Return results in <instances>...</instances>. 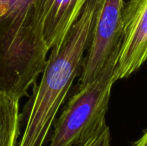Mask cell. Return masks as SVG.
<instances>
[{
	"instance_id": "1",
	"label": "cell",
	"mask_w": 147,
	"mask_h": 146,
	"mask_svg": "<svg viewBox=\"0 0 147 146\" xmlns=\"http://www.w3.org/2000/svg\"><path fill=\"white\" fill-rule=\"evenodd\" d=\"M100 1L88 0L61 44L50 49L16 146L45 145L74 80L81 73Z\"/></svg>"
},
{
	"instance_id": "2",
	"label": "cell",
	"mask_w": 147,
	"mask_h": 146,
	"mask_svg": "<svg viewBox=\"0 0 147 146\" xmlns=\"http://www.w3.org/2000/svg\"><path fill=\"white\" fill-rule=\"evenodd\" d=\"M45 0H0V89L21 99L46 64Z\"/></svg>"
},
{
	"instance_id": "3",
	"label": "cell",
	"mask_w": 147,
	"mask_h": 146,
	"mask_svg": "<svg viewBox=\"0 0 147 146\" xmlns=\"http://www.w3.org/2000/svg\"><path fill=\"white\" fill-rule=\"evenodd\" d=\"M118 50L100 73L68 100L53 124L49 146H77L96 134L106 124L111 90L115 83L114 67Z\"/></svg>"
},
{
	"instance_id": "4",
	"label": "cell",
	"mask_w": 147,
	"mask_h": 146,
	"mask_svg": "<svg viewBox=\"0 0 147 146\" xmlns=\"http://www.w3.org/2000/svg\"><path fill=\"white\" fill-rule=\"evenodd\" d=\"M125 0H101L97 10L90 44L86 51L79 87L102 71L110 56L119 49Z\"/></svg>"
},
{
	"instance_id": "5",
	"label": "cell",
	"mask_w": 147,
	"mask_h": 146,
	"mask_svg": "<svg viewBox=\"0 0 147 146\" xmlns=\"http://www.w3.org/2000/svg\"><path fill=\"white\" fill-rule=\"evenodd\" d=\"M147 61V0H128L122 19V32L114 80L128 78Z\"/></svg>"
},
{
	"instance_id": "6",
	"label": "cell",
	"mask_w": 147,
	"mask_h": 146,
	"mask_svg": "<svg viewBox=\"0 0 147 146\" xmlns=\"http://www.w3.org/2000/svg\"><path fill=\"white\" fill-rule=\"evenodd\" d=\"M87 1L45 0L43 7V37L49 51L61 44Z\"/></svg>"
},
{
	"instance_id": "7",
	"label": "cell",
	"mask_w": 147,
	"mask_h": 146,
	"mask_svg": "<svg viewBox=\"0 0 147 146\" xmlns=\"http://www.w3.org/2000/svg\"><path fill=\"white\" fill-rule=\"evenodd\" d=\"M19 99L0 89V146H16L20 136Z\"/></svg>"
},
{
	"instance_id": "8",
	"label": "cell",
	"mask_w": 147,
	"mask_h": 146,
	"mask_svg": "<svg viewBox=\"0 0 147 146\" xmlns=\"http://www.w3.org/2000/svg\"><path fill=\"white\" fill-rule=\"evenodd\" d=\"M77 146H111V135L109 127L105 125L96 134Z\"/></svg>"
},
{
	"instance_id": "9",
	"label": "cell",
	"mask_w": 147,
	"mask_h": 146,
	"mask_svg": "<svg viewBox=\"0 0 147 146\" xmlns=\"http://www.w3.org/2000/svg\"><path fill=\"white\" fill-rule=\"evenodd\" d=\"M133 146H147V129L141 137L133 144Z\"/></svg>"
}]
</instances>
